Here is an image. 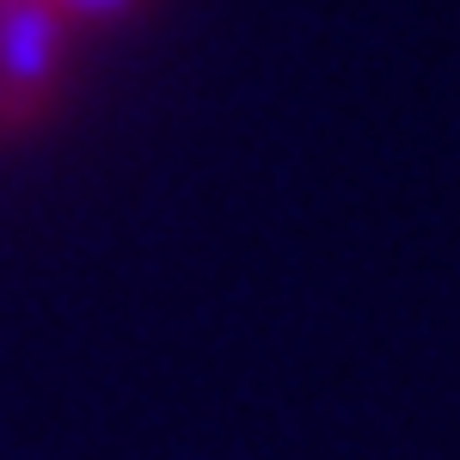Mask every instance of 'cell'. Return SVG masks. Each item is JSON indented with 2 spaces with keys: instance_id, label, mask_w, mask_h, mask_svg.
Instances as JSON below:
<instances>
[{
  "instance_id": "1",
  "label": "cell",
  "mask_w": 460,
  "mask_h": 460,
  "mask_svg": "<svg viewBox=\"0 0 460 460\" xmlns=\"http://www.w3.org/2000/svg\"><path fill=\"white\" fill-rule=\"evenodd\" d=\"M56 43H62V19L49 0H0V68L13 80L37 86L56 68Z\"/></svg>"
},
{
  "instance_id": "2",
  "label": "cell",
  "mask_w": 460,
  "mask_h": 460,
  "mask_svg": "<svg viewBox=\"0 0 460 460\" xmlns=\"http://www.w3.org/2000/svg\"><path fill=\"white\" fill-rule=\"evenodd\" d=\"M56 13H80V19H123V13H136L142 0H49Z\"/></svg>"
}]
</instances>
